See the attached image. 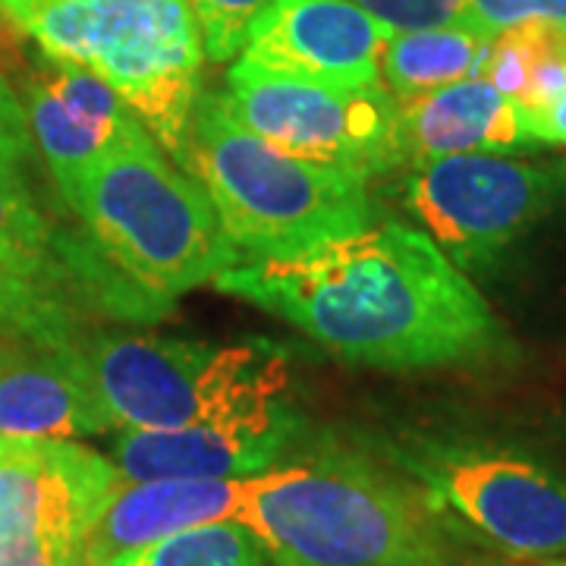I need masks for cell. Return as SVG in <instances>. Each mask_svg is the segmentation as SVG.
Instances as JSON below:
<instances>
[{
    "instance_id": "cell-20",
    "label": "cell",
    "mask_w": 566,
    "mask_h": 566,
    "mask_svg": "<svg viewBox=\"0 0 566 566\" xmlns=\"http://www.w3.org/2000/svg\"><path fill=\"white\" fill-rule=\"evenodd\" d=\"M564 39V25H554V22L545 20L520 22V25H513V29L491 39L485 66H482V80H488L497 92H504L506 98L516 102L526 88L535 63L547 57L554 48H560Z\"/></svg>"
},
{
    "instance_id": "cell-24",
    "label": "cell",
    "mask_w": 566,
    "mask_h": 566,
    "mask_svg": "<svg viewBox=\"0 0 566 566\" xmlns=\"http://www.w3.org/2000/svg\"><path fill=\"white\" fill-rule=\"evenodd\" d=\"M32 155V133L20 95L0 76V161L20 164Z\"/></svg>"
},
{
    "instance_id": "cell-4",
    "label": "cell",
    "mask_w": 566,
    "mask_h": 566,
    "mask_svg": "<svg viewBox=\"0 0 566 566\" xmlns=\"http://www.w3.org/2000/svg\"><path fill=\"white\" fill-rule=\"evenodd\" d=\"M0 20L41 54L98 73L186 167L205 63L189 0H0Z\"/></svg>"
},
{
    "instance_id": "cell-3",
    "label": "cell",
    "mask_w": 566,
    "mask_h": 566,
    "mask_svg": "<svg viewBox=\"0 0 566 566\" xmlns=\"http://www.w3.org/2000/svg\"><path fill=\"white\" fill-rule=\"evenodd\" d=\"M192 167L218 211L221 230L243 262L293 259L368 227V177L344 167L283 155L199 95L189 126Z\"/></svg>"
},
{
    "instance_id": "cell-13",
    "label": "cell",
    "mask_w": 566,
    "mask_h": 566,
    "mask_svg": "<svg viewBox=\"0 0 566 566\" xmlns=\"http://www.w3.org/2000/svg\"><path fill=\"white\" fill-rule=\"evenodd\" d=\"M20 102L32 142L61 189L104 158L155 142L136 111L82 63L41 54Z\"/></svg>"
},
{
    "instance_id": "cell-18",
    "label": "cell",
    "mask_w": 566,
    "mask_h": 566,
    "mask_svg": "<svg viewBox=\"0 0 566 566\" xmlns=\"http://www.w3.org/2000/svg\"><path fill=\"white\" fill-rule=\"evenodd\" d=\"M491 39L463 22L409 29L387 39L378 73L397 102H412L453 82L482 76Z\"/></svg>"
},
{
    "instance_id": "cell-21",
    "label": "cell",
    "mask_w": 566,
    "mask_h": 566,
    "mask_svg": "<svg viewBox=\"0 0 566 566\" xmlns=\"http://www.w3.org/2000/svg\"><path fill=\"white\" fill-rule=\"evenodd\" d=\"M271 0H189L192 17L202 32L205 57L230 63L243 54L252 22Z\"/></svg>"
},
{
    "instance_id": "cell-10",
    "label": "cell",
    "mask_w": 566,
    "mask_h": 566,
    "mask_svg": "<svg viewBox=\"0 0 566 566\" xmlns=\"http://www.w3.org/2000/svg\"><path fill=\"white\" fill-rule=\"evenodd\" d=\"M117 482L76 441L0 438V566L76 564Z\"/></svg>"
},
{
    "instance_id": "cell-28",
    "label": "cell",
    "mask_w": 566,
    "mask_h": 566,
    "mask_svg": "<svg viewBox=\"0 0 566 566\" xmlns=\"http://www.w3.org/2000/svg\"><path fill=\"white\" fill-rule=\"evenodd\" d=\"M542 566H554V564H551V560H547V564H542Z\"/></svg>"
},
{
    "instance_id": "cell-9",
    "label": "cell",
    "mask_w": 566,
    "mask_h": 566,
    "mask_svg": "<svg viewBox=\"0 0 566 566\" xmlns=\"http://www.w3.org/2000/svg\"><path fill=\"white\" fill-rule=\"evenodd\" d=\"M406 469L444 513L516 557H566V475L516 450L416 444Z\"/></svg>"
},
{
    "instance_id": "cell-6",
    "label": "cell",
    "mask_w": 566,
    "mask_h": 566,
    "mask_svg": "<svg viewBox=\"0 0 566 566\" xmlns=\"http://www.w3.org/2000/svg\"><path fill=\"white\" fill-rule=\"evenodd\" d=\"M85 365L104 416L120 431H164L259 409L281 397V359L252 346H211L170 337L85 340Z\"/></svg>"
},
{
    "instance_id": "cell-25",
    "label": "cell",
    "mask_w": 566,
    "mask_h": 566,
    "mask_svg": "<svg viewBox=\"0 0 566 566\" xmlns=\"http://www.w3.org/2000/svg\"><path fill=\"white\" fill-rule=\"evenodd\" d=\"M526 129L538 148L542 145H566V88L560 92V98L547 104L542 114L526 117Z\"/></svg>"
},
{
    "instance_id": "cell-1",
    "label": "cell",
    "mask_w": 566,
    "mask_h": 566,
    "mask_svg": "<svg viewBox=\"0 0 566 566\" xmlns=\"http://www.w3.org/2000/svg\"><path fill=\"white\" fill-rule=\"evenodd\" d=\"M214 286L371 368H441L501 344L497 318L463 268L406 223L365 227L293 259L240 262Z\"/></svg>"
},
{
    "instance_id": "cell-7",
    "label": "cell",
    "mask_w": 566,
    "mask_h": 566,
    "mask_svg": "<svg viewBox=\"0 0 566 566\" xmlns=\"http://www.w3.org/2000/svg\"><path fill=\"white\" fill-rule=\"evenodd\" d=\"M230 120L283 155L375 177L400 167V102L381 82L340 92L233 63L218 95Z\"/></svg>"
},
{
    "instance_id": "cell-23",
    "label": "cell",
    "mask_w": 566,
    "mask_h": 566,
    "mask_svg": "<svg viewBox=\"0 0 566 566\" xmlns=\"http://www.w3.org/2000/svg\"><path fill=\"white\" fill-rule=\"evenodd\" d=\"M375 20L387 22L394 32L434 29L463 20V0H353Z\"/></svg>"
},
{
    "instance_id": "cell-12",
    "label": "cell",
    "mask_w": 566,
    "mask_h": 566,
    "mask_svg": "<svg viewBox=\"0 0 566 566\" xmlns=\"http://www.w3.org/2000/svg\"><path fill=\"white\" fill-rule=\"evenodd\" d=\"M70 252L22 180L20 164L0 161V340H80Z\"/></svg>"
},
{
    "instance_id": "cell-5",
    "label": "cell",
    "mask_w": 566,
    "mask_h": 566,
    "mask_svg": "<svg viewBox=\"0 0 566 566\" xmlns=\"http://www.w3.org/2000/svg\"><path fill=\"white\" fill-rule=\"evenodd\" d=\"M61 192L107 264L161 308L243 262L202 182L164 161L158 142L104 158Z\"/></svg>"
},
{
    "instance_id": "cell-2",
    "label": "cell",
    "mask_w": 566,
    "mask_h": 566,
    "mask_svg": "<svg viewBox=\"0 0 566 566\" xmlns=\"http://www.w3.org/2000/svg\"><path fill=\"white\" fill-rule=\"evenodd\" d=\"M237 520L277 566H472L428 491L349 457L252 475Z\"/></svg>"
},
{
    "instance_id": "cell-26",
    "label": "cell",
    "mask_w": 566,
    "mask_h": 566,
    "mask_svg": "<svg viewBox=\"0 0 566 566\" xmlns=\"http://www.w3.org/2000/svg\"><path fill=\"white\" fill-rule=\"evenodd\" d=\"M73 566H102V564H98L95 557H88V554H82L80 560H76V564H73Z\"/></svg>"
},
{
    "instance_id": "cell-8",
    "label": "cell",
    "mask_w": 566,
    "mask_h": 566,
    "mask_svg": "<svg viewBox=\"0 0 566 566\" xmlns=\"http://www.w3.org/2000/svg\"><path fill=\"white\" fill-rule=\"evenodd\" d=\"M566 199V164L450 155L409 167L403 202L460 268H485Z\"/></svg>"
},
{
    "instance_id": "cell-19",
    "label": "cell",
    "mask_w": 566,
    "mask_h": 566,
    "mask_svg": "<svg viewBox=\"0 0 566 566\" xmlns=\"http://www.w3.org/2000/svg\"><path fill=\"white\" fill-rule=\"evenodd\" d=\"M268 547L240 520L182 528L111 566H268Z\"/></svg>"
},
{
    "instance_id": "cell-22",
    "label": "cell",
    "mask_w": 566,
    "mask_h": 566,
    "mask_svg": "<svg viewBox=\"0 0 566 566\" xmlns=\"http://www.w3.org/2000/svg\"><path fill=\"white\" fill-rule=\"evenodd\" d=\"M526 20L566 25V0H463V25L488 39Z\"/></svg>"
},
{
    "instance_id": "cell-29",
    "label": "cell",
    "mask_w": 566,
    "mask_h": 566,
    "mask_svg": "<svg viewBox=\"0 0 566 566\" xmlns=\"http://www.w3.org/2000/svg\"><path fill=\"white\" fill-rule=\"evenodd\" d=\"M564 32H566V25H564Z\"/></svg>"
},
{
    "instance_id": "cell-14",
    "label": "cell",
    "mask_w": 566,
    "mask_h": 566,
    "mask_svg": "<svg viewBox=\"0 0 566 566\" xmlns=\"http://www.w3.org/2000/svg\"><path fill=\"white\" fill-rule=\"evenodd\" d=\"M296 428L283 397L259 409L233 412L211 422L123 431L114 447L120 482L151 479H252L277 463Z\"/></svg>"
},
{
    "instance_id": "cell-17",
    "label": "cell",
    "mask_w": 566,
    "mask_h": 566,
    "mask_svg": "<svg viewBox=\"0 0 566 566\" xmlns=\"http://www.w3.org/2000/svg\"><path fill=\"white\" fill-rule=\"evenodd\" d=\"M538 148L513 98L482 76L453 82L400 104V161L406 167L450 155H513Z\"/></svg>"
},
{
    "instance_id": "cell-16",
    "label": "cell",
    "mask_w": 566,
    "mask_h": 566,
    "mask_svg": "<svg viewBox=\"0 0 566 566\" xmlns=\"http://www.w3.org/2000/svg\"><path fill=\"white\" fill-rule=\"evenodd\" d=\"M249 479H151L117 482L88 532L85 554L111 566L182 528L237 520Z\"/></svg>"
},
{
    "instance_id": "cell-11",
    "label": "cell",
    "mask_w": 566,
    "mask_h": 566,
    "mask_svg": "<svg viewBox=\"0 0 566 566\" xmlns=\"http://www.w3.org/2000/svg\"><path fill=\"white\" fill-rule=\"evenodd\" d=\"M394 29L353 0H271L252 22L240 63L324 88L381 82L378 61Z\"/></svg>"
},
{
    "instance_id": "cell-27",
    "label": "cell",
    "mask_w": 566,
    "mask_h": 566,
    "mask_svg": "<svg viewBox=\"0 0 566 566\" xmlns=\"http://www.w3.org/2000/svg\"><path fill=\"white\" fill-rule=\"evenodd\" d=\"M551 564H554V566H566L564 560H551Z\"/></svg>"
},
{
    "instance_id": "cell-15",
    "label": "cell",
    "mask_w": 566,
    "mask_h": 566,
    "mask_svg": "<svg viewBox=\"0 0 566 566\" xmlns=\"http://www.w3.org/2000/svg\"><path fill=\"white\" fill-rule=\"evenodd\" d=\"M85 340H0V438L76 441L111 431Z\"/></svg>"
}]
</instances>
